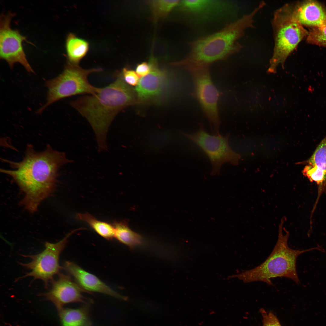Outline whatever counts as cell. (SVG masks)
I'll return each instance as SVG.
<instances>
[{
    "label": "cell",
    "mask_w": 326,
    "mask_h": 326,
    "mask_svg": "<svg viewBox=\"0 0 326 326\" xmlns=\"http://www.w3.org/2000/svg\"><path fill=\"white\" fill-rule=\"evenodd\" d=\"M14 13L2 14L0 19V58L8 63L10 68L19 63L29 72H34L29 63L22 46L26 38L17 30L11 28V23Z\"/></svg>",
    "instance_id": "30bf717a"
},
{
    "label": "cell",
    "mask_w": 326,
    "mask_h": 326,
    "mask_svg": "<svg viewBox=\"0 0 326 326\" xmlns=\"http://www.w3.org/2000/svg\"><path fill=\"white\" fill-rule=\"evenodd\" d=\"M186 69L191 75L195 96L210 123L213 134H220L221 121L218 107L219 93L212 81L209 67H191Z\"/></svg>",
    "instance_id": "9c48e42d"
},
{
    "label": "cell",
    "mask_w": 326,
    "mask_h": 326,
    "mask_svg": "<svg viewBox=\"0 0 326 326\" xmlns=\"http://www.w3.org/2000/svg\"><path fill=\"white\" fill-rule=\"evenodd\" d=\"M307 36V41L309 43L326 47V26L314 27Z\"/></svg>",
    "instance_id": "7402d4cb"
},
{
    "label": "cell",
    "mask_w": 326,
    "mask_h": 326,
    "mask_svg": "<svg viewBox=\"0 0 326 326\" xmlns=\"http://www.w3.org/2000/svg\"><path fill=\"white\" fill-rule=\"evenodd\" d=\"M82 229L74 230L69 233L64 238L56 243L46 242L45 248L40 253L33 255H23L25 257L31 258L29 263L20 264L30 270L23 276L18 278L17 281L20 279L31 276L33 280L39 279L44 283L47 288L49 283L53 280L54 276L59 273L62 268L59 263L61 254L65 248L70 237L76 232Z\"/></svg>",
    "instance_id": "ba28073f"
},
{
    "label": "cell",
    "mask_w": 326,
    "mask_h": 326,
    "mask_svg": "<svg viewBox=\"0 0 326 326\" xmlns=\"http://www.w3.org/2000/svg\"><path fill=\"white\" fill-rule=\"evenodd\" d=\"M92 303L84 304L78 308L59 310L62 326H92L90 314Z\"/></svg>",
    "instance_id": "2e32d148"
},
{
    "label": "cell",
    "mask_w": 326,
    "mask_h": 326,
    "mask_svg": "<svg viewBox=\"0 0 326 326\" xmlns=\"http://www.w3.org/2000/svg\"><path fill=\"white\" fill-rule=\"evenodd\" d=\"M9 162L14 170L3 169L1 171L11 177L17 184L24 194L21 205L34 213L54 191L59 169L73 161L67 159L64 152L55 150L49 145L38 152L29 145L22 161Z\"/></svg>",
    "instance_id": "6da1fadb"
},
{
    "label": "cell",
    "mask_w": 326,
    "mask_h": 326,
    "mask_svg": "<svg viewBox=\"0 0 326 326\" xmlns=\"http://www.w3.org/2000/svg\"><path fill=\"white\" fill-rule=\"evenodd\" d=\"M114 75V82L99 88L95 94L82 96L70 102L91 126L99 152L108 150L107 134L117 115L128 106L139 104L135 90L125 82L121 72Z\"/></svg>",
    "instance_id": "7a4b0ae2"
},
{
    "label": "cell",
    "mask_w": 326,
    "mask_h": 326,
    "mask_svg": "<svg viewBox=\"0 0 326 326\" xmlns=\"http://www.w3.org/2000/svg\"><path fill=\"white\" fill-rule=\"evenodd\" d=\"M149 72L140 80L135 90L139 104H151L159 102L165 91L168 78L165 71L160 68L152 56L149 62Z\"/></svg>",
    "instance_id": "8fae6325"
},
{
    "label": "cell",
    "mask_w": 326,
    "mask_h": 326,
    "mask_svg": "<svg viewBox=\"0 0 326 326\" xmlns=\"http://www.w3.org/2000/svg\"><path fill=\"white\" fill-rule=\"evenodd\" d=\"M274 45L270 59V71L285 62L299 43L308 33L293 19L283 6L275 12L272 21Z\"/></svg>",
    "instance_id": "8992f818"
},
{
    "label": "cell",
    "mask_w": 326,
    "mask_h": 326,
    "mask_svg": "<svg viewBox=\"0 0 326 326\" xmlns=\"http://www.w3.org/2000/svg\"><path fill=\"white\" fill-rule=\"evenodd\" d=\"M183 133L208 157L212 166V175L219 174L222 165L226 163L234 165L238 164L241 156L229 145V133L225 136L210 135L200 125L198 130L193 134Z\"/></svg>",
    "instance_id": "52a82bcc"
},
{
    "label": "cell",
    "mask_w": 326,
    "mask_h": 326,
    "mask_svg": "<svg viewBox=\"0 0 326 326\" xmlns=\"http://www.w3.org/2000/svg\"><path fill=\"white\" fill-rule=\"evenodd\" d=\"M76 217L78 219L86 223L104 238L110 240L114 238V229L112 224L100 221L88 213H78Z\"/></svg>",
    "instance_id": "d6986e66"
},
{
    "label": "cell",
    "mask_w": 326,
    "mask_h": 326,
    "mask_svg": "<svg viewBox=\"0 0 326 326\" xmlns=\"http://www.w3.org/2000/svg\"><path fill=\"white\" fill-rule=\"evenodd\" d=\"M286 218L283 217L279 226L278 236L276 244L271 254L261 264L251 270H245L229 278L237 277L245 283L261 281L269 285H273L271 280L273 278L284 277L292 280L297 284L300 283L296 269L297 257L301 254L314 250L323 251L319 246L304 250L293 249L290 248L288 242L289 233L283 225Z\"/></svg>",
    "instance_id": "277c9868"
},
{
    "label": "cell",
    "mask_w": 326,
    "mask_h": 326,
    "mask_svg": "<svg viewBox=\"0 0 326 326\" xmlns=\"http://www.w3.org/2000/svg\"><path fill=\"white\" fill-rule=\"evenodd\" d=\"M207 0H183L180 2L182 8L191 13H198L207 8L212 3Z\"/></svg>",
    "instance_id": "44dd1931"
},
{
    "label": "cell",
    "mask_w": 326,
    "mask_h": 326,
    "mask_svg": "<svg viewBox=\"0 0 326 326\" xmlns=\"http://www.w3.org/2000/svg\"><path fill=\"white\" fill-rule=\"evenodd\" d=\"M72 278L70 276L59 273L57 279L51 282L50 289L42 294L46 299L53 302L59 311L69 303H93L91 300L83 295L84 292Z\"/></svg>",
    "instance_id": "7c38bea8"
},
{
    "label": "cell",
    "mask_w": 326,
    "mask_h": 326,
    "mask_svg": "<svg viewBox=\"0 0 326 326\" xmlns=\"http://www.w3.org/2000/svg\"><path fill=\"white\" fill-rule=\"evenodd\" d=\"M66 48L68 62L78 65L88 52L89 43L85 40L77 37L75 34L70 33L66 38Z\"/></svg>",
    "instance_id": "e0dca14e"
},
{
    "label": "cell",
    "mask_w": 326,
    "mask_h": 326,
    "mask_svg": "<svg viewBox=\"0 0 326 326\" xmlns=\"http://www.w3.org/2000/svg\"><path fill=\"white\" fill-rule=\"evenodd\" d=\"M179 0H157L152 1L151 5L155 19L166 16L179 4Z\"/></svg>",
    "instance_id": "ffe728a7"
},
{
    "label": "cell",
    "mask_w": 326,
    "mask_h": 326,
    "mask_svg": "<svg viewBox=\"0 0 326 326\" xmlns=\"http://www.w3.org/2000/svg\"><path fill=\"white\" fill-rule=\"evenodd\" d=\"M151 67L149 62H142L138 64L136 67V72L139 76L143 77L150 72Z\"/></svg>",
    "instance_id": "d4e9b609"
},
{
    "label": "cell",
    "mask_w": 326,
    "mask_h": 326,
    "mask_svg": "<svg viewBox=\"0 0 326 326\" xmlns=\"http://www.w3.org/2000/svg\"><path fill=\"white\" fill-rule=\"evenodd\" d=\"M260 9L257 6L251 12L227 24L219 30L191 42L188 55L183 60L172 63V65L185 69L209 67L215 62L227 60L241 48L238 41L246 29L253 26L254 18Z\"/></svg>",
    "instance_id": "3957f363"
},
{
    "label": "cell",
    "mask_w": 326,
    "mask_h": 326,
    "mask_svg": "<svg viewBox=\"0 0 326 326\" xmlns=\"http://www.w3.org/2000/svg\"><path fill=\"white\" fill-rule=\"evenodd\" d=\"M283 6L291 17L302 25L326 26V11L317 2L308 1L294 6L287 4Z\"/></svg>",
    "instance_id": "5bb4252c"
},
{
    "label": "cell",
    "mask_w": 326,
    "mask_h": 326,
    "mask_svg": "<svg viewBox=\"0 0 326 326\" xmlns=\"http://www.w3.org/2000/svg\"><path fill=\"white\" fill-rule=\"evenodd\" d=\"M260 312L263 318L262 326H282L278 318L272 312H267L263 308H261Z\"/></svg>",
    "instance_id": "603a6c76"
},
{
    "label": "cell",
    "mask_w": 326,
    "mask_h": 326,
    "mask_svg": "<svg viewBox=\"0 0 326 326\" xmlns=\"http://www.w3.org/2000/svg\"><path fill=\"white\" fill-rule=\"evenodd\" d=\"M125 82L131 86H136L139 82V76L134 71L127 68L123 69L121 72Z\"/></svg>",
    "instance_id": "cb8c5ba5"
},
{
    "label": "cell",
    "mask_w": 326,
    "mask_h": 326,
    "mask_svg": "<svg viewBox=\"0 0 326 326\" xmlns=\"http://www.w3.org/2000/svg\"><path fill=\"white\" fill-rule=\"evenodd\" d=\"M102 70L100 68L84 69L68 62L59 75L46 81V86L48 90L47 102L38 110V113H41L49 105L64 98L78 94H95L99 88L90 84L88 77L92 73Z\"/></svg>",
    "instance_id": "5b68a950"
},
{
    "label": "cell",
    "mask_w": 326,
    "mask_h": 326,
    "mask_svg": "<svg viewBox=\"0 0 326 326\" xmlns=\"http://www.w3.org/2000/svg\"><path fill=\"white\" fill-rule=\"evenodd\" d=\"M112 224L114 229V238L120 242L131 248L142 243V236L130 229L126 221H115Z\"/></svg>",
    "instance_id": "ac0fdd59"
},
{
    "label": "cell",
    "mask_w": 326,
    "mask_h": 326,
    "mask_svg": "<svg viewBox=\"0 0 326 326\" xmlns=\"http://www.w3.org/2000/svg\"><path fill=\"white\" fill-rule=\"evenodd\" d=\"M302 173L318 187V196L326 194V136L321 141L309 158L306 161Z\"/></svg>",
    "instance_id": "9a60e30c"
},
{
    "label": "cell",
    "mask_w": 326,
    "mask_h": 326,
    "mask_svg": "<svg viewBox=\"0 0 326 326\" xmlns=\"http://www.w3.org/2000/svg\"><path fill=\"white\" fill-rule=\"evenodd\" d=\"M63 268L84 292L100 293L119 299H127L126 297L119 294L96 276L74 262L66 261Z\"/></svg>",
    "instance_id": "4fadbf2b"
}]
</instances>
